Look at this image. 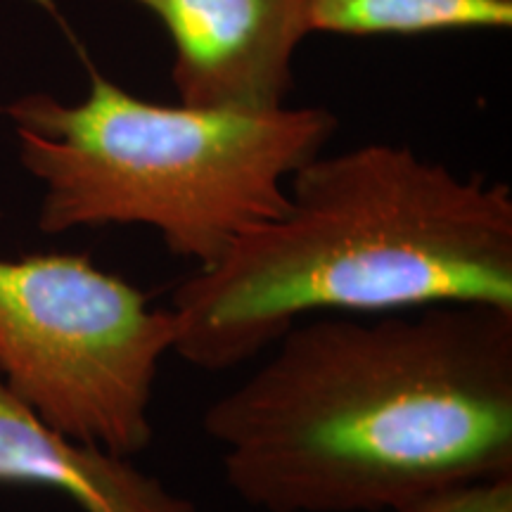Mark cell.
I'll list each match as a JSON object with an SVG mask.
<instances>
[{
	"mask_svg": "<svg viewBox=\"0 0 512 512\" xmlns=\"http://www.w3.org/2000/svg\"><path fill=\"white\" fill-rule=\"evenodd\" d=\"M0 484L55 489L83 512H197L188 498L166 489L102 448L79 444L41 420L0 377Z\"/></svg>",
	"mask_w": 512,
	"mask_h": 512,
	"instance_id": "6",
	"label": "cell"
},
{
	"mask_svg": "<svg viewBox=\"0 0 512 512\" xmlns=\"http://www.w3.org/2000/svg\"><path fill=\"white\" fill-rule=\"evenodd\" d=\"M0 112L15 126L19 162L43 185V233L147 226L197 268L278 219L290 178L323 155L339 126L325 107L159 105L93 67L76 105L29 93Z\"/></svg>",
	"mask_w": 512,
	"mask_h": 512,
	"instance_id": "3",
	"label": "cell"
},
{
	"mask_svg": "<svg viewBox=\"0 0 512 512\" xmlns=\"http://www.w3.org/2000/svg\"><path fill=\"white\" fill-rule=\"evenodd\" d=\"M169 34L178 102L211 110L283 107L309 29L304 0H126Z\"/></svg>",
	"mask_w": 512,
	"mask_h": 512,
	"instance_id": "5",
	"label": "cell"
},
{
	"mask_svg": "<svg viewBox=\"0 0 512 512\" xmlns=\"http://www.w3.org/2000/svg\"><path fill=\"white\" fill-rule=\"evenodd\" d=\"M174 337L171 309L91 254L0 259V377L79 444L119 458L152 444V392Z\"/></svg>",
	"mask_w": 512,
	"mask_h": 512,
	"instance_id": "4",
	"label": "cell"
},
{
	"mask_svg": "<svg viewBox=\"0 0 512 512\" xmlns=\"http://www.w3.org/2000/svg\"><path fill=\"white\" fill-rule=\"evenodd\" d=\"M437 304L512 309V190L408 145L368 143L306 162L278 219L176 287L171 351L221 373L318 313Z\"/></svg>",
	"mask_w": 512,
	"mask_h": 512,
	"instance_id": "2",
	"label": "cell"
},
{
	"mask_svg": "<svg viewBox=\"0 0 512 512\" xmlns=\"http://www.w3.org/2000/svg\"><path fill=\"white\" fill-rule=\"evenodd\" d=\"M394 512H512V475L444 486L403 503Z\"/></svg>",
	"mask_w": 512,
	"mask_h": 512,
	"instance_id": "8",
	"label": "cell"
},
{
	"mask_svg": "<svg viewBox=\"0 0 512 512\" xmlns=\"http://www.w3.org/2000/svg\"><path fill=\"white\" fill-rule=\"evenodd\" d=\"M226 484L266 512H380L512 475V309L299 320L207 408Z\"/></svg>",
	"mask_w": 512,
	"mask_h": 512,
	"instance_id": "1",
	"label": "cell"
},
{
	"mask_svg": "<svg viewBox=\"0 0 512 512\" xmlns=\"http://www.w3.org/2000/svg\"><path fill=\"white\" fill-rule=\"evenodd\" d=\"M309 34L425 36L512 27V0H304Z\"/></svg>",
	"mask_w": 512,
	"mask_h": 512,
	"instance_id": "7",
	"label": "cell"
}]
</instances>
